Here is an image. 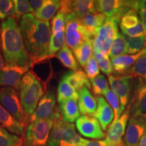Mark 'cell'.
<instances>
[{"label":"cell","instance_id":"obj_1","mask_svg":"<svg viewBox=\"0 0 146 146\" xmlns=\"http://www.w3.org/2000/svg\"><path fill=\"white\" fill-rule=\"evenodd\" d=\"M20 29L31 59V67L50 57L49 45L52 31L49 22L36 19L33 14H26L21 18Z\"/></svg>","mask_w":146,"mask_h":146},{"label":"cell","instance_id":"obj_2","mask_svg":"<svg viewBox=\"0 0 146 146\" xmlns=\"http://www.w3.org/2000/svg\"><path fill=\"white\" fill-rule=\"evenodd\" d=\"M0 41L5 65L31 66L30 57L15 18L9 17L2 21Z\"/></svg>","mask_w":146,"mask_h":146},{"label":"cell","instance_id":"obj_3","mask_svg":"<svg viewBox=\"0 0 146 146\" xmlns=\"http://www.w3.org/2000/svg\"><path fill=\"white\" fill-rule=\"evenodd\" d=\"M44 84L31 70L24 75L19 87L20 99L25 114L30 117L46 90Z\"/></svg>","mask_w":146,"mask_h":146},{"label":"cell","instance_id":"obj_4","mask_svg":"<svg viewBox=\"0 0 146 146\" xmlns=\"http://www.w3.org/2000/svg\"><path fill=\"white\" fill-rule=\"evenodd\" d=\"M82 139L76 132L74 124L60 118L55 120L46 146H78Z\"/></svg>","mask_w":146,"mask_h":146},{"label":"cell","instance_id":"obj_5","mask_svg":"<svg viewBox=\"0 0 146 146\" xmlns=\"http://www.w3.org/2000/svg\"><path fill=\"white\" fill-rule=\"evenodd\" d=\"M54 119L37 120L27 125L23 138L25 146H46Z\"/></svg>","mask_w":146,"mask_h":146},{"label":"cell","instance_id":"obj_6","mask_svg":"<svg viewBox=\"0 0 146 146\" xmlns=\"http://www.w3.org/2000/svg\"><path fill=\"white\" fill-rule=\"evenodd\" d=\"M0 103L14 118L25 127L29 118L25 114L20 96L15 89L10 87L0 88Z\"/></svg>","mask_w":146,"mask_h":146},{"label":"cell","instance_id":"obj_7","mask_svg":"<svg viewBox=\"0 0 146 146\" xmlns=\"http://www.w3.org/2000/svg\"><path fill=\"white\" fill-rule=\"evenodd\" d=\"M65 21L66 42L69 48L74 50L85 42L92 43L90 35L79 18L72 14H68L65 16Z\"/></svg>","mask_w":146,"mask_h":146},{"label":"cell","instance_id":"obj_8","mask_svg":"<svg viewBox=\"0 0 146 146\" xmlns=\"http://www.w3.org/2000/svg\"><path fill=\"white\" fill-rule=\"evenodd\" d=\"M118 25L119 24L113 19L107 18L93 43L94 53L109 55L112 42L119 33Z\"/></svg>","mask_w":146,"mask_h":146},{"label":"cell","instance_id":"obj_9","mask_svg":"<svg viewBox=\"0 0 146 146\" xmlns=\"http://www.w3.org/2000/svg\"><path fill=\"white\" fill-rule=\"evenodd\" d=\"M134 1L120 0H98L94 1L97 12L111 18L118 24L121 18L131 9H133Z\"/></svg>","mask_w":146,"mask_h":146},{"label":"cell","instance_id":"obj_10","mask_svg":"<svg viewBox=\"0 0 146 146\" xmlns=\"http://www.w3.org/2000/svg\"><path fill=\"white\" fill-rule=\"evenodd\" d=\"M56 95L53 90H48L39 100L35 112L29 117V123L37 120L54 119L62 118L59 110L56 108Z\"/></svg>","mask_w":146,"mask_h":146},{"label":"cell","instance_id":"obj_11","mask_svg":"<svg viewBox=\"0 0 146 146\" xmlns=\"http://www.w3.org/2000/svg\"><path fill=\"white\" fill-rule=\"evenodd\" d=\"M130 114L131 108L128 106L121 116L109 126L106 135V140L110 146H123V139L127 129Z\"/></svg>","mask_w":146,"mask_h":146},{"label":"cell","instance_id":"obj_12","mask_svg":"<svg viewBox=\"0 0 146 146\" xmlns=\"http://www.w3.org/2000/svg\"><path fill=\"white\" fill-rule=\"evenodd\" d=\"M145 134L146 117L132 116L128 123L123 137V146H138L140 140Z\"/></svg>","mask_w":146,"mask_h":146},{"label":"cell","instance_id":"obj_13","mask_svg":"<svg viewBox=\"0 0 146 146\" xmlns=\"http://www.w3.org/2000/svg\"><path fill=\"white\" fill-rule=\"evenodd\" d=\"M130 76H108V80L111 89L119 99L120 103L121 113L125 111L129 102L131 94V80Z\"/></svg>","mask_w":146,"mask_h":146},{"label":"cell","instance_id":"obj_14","mask_svg":"<svg viewBox=\"0 0 146 146\" xmlns=\"http://www.w3.org/2000/svg\"><path fill=\"white\" fill-rule=\"evenodd\" d=\"M76 127L79 133L85 137L101 139L106 137L98 120L91 115H82L76 120Z\"/></svg>","mask_w":146,"mask_h":146},{"label":"cell","instance_id":"obj_15","mask_svg":"<svg viewBox=\"0 0 146 146\" xmlns=\"http://www.w3.org/2000/svg\"><path fill=\"white\" fill-rule=\"evenodd\" d=\"M30 67L5 65L0 72V86L10 87L18 91L22 78L29 72Z\"/></svg>","mask_w":146,"mask_h":146},{"label":"cell","instance_id":"obj_16","mask_svg":"<svg viewBox=\"0 0 146 146\" xmlns=\"http://www.w3.org/2000/svg\"><path fill=\"white\" fill-rule=\"evenodd\" d=\"M60 11L64 16L72 14L81 18L87 14L96 13L94 1L91 0H74V1H61Z\"/></svg>","mask_w":146,"mask_h":146},{"label":"cell","instance_id":"obj_17","mask_svg":"<svg viewBox=\"0 0 146 146\" xmlns=\"http://www.w3.org/2000/svg\"><path fill=\"white\" fill-rule=\"evenodd\" d=\"M129 106L132 116H146V81L139 80Z\"/></svg>","mask_w":146,"mask_h":146},{"label":"cell","instance_id":"obj_18","mask_svg":"<svg viewBox=\"0 0 146 146\" xmlns=\"http://www.w3.org/2000/svg\"><path fill=\"white\" fill-rule=\"evenodd\" d=\"M96 100L97 101V109L92 116L98 120L102 130L106 131L108 126L110 125L114 120V111L103 97H96Z\"/></svg>","mask_w":146,"mask_h":146},{"label":"cell","instance_id":"obj_19","mask_svg":"<svg viewBox=\"0 0 146 146\" xmlns=\"http://www.w3.org/2000/svg\"><path fill=\"white\" fill-rule=\"evenodd\" d=\"M107 17L101 13H89L80 18L81 23L86 28L90 35L91 41L94 43L96 39L98 31L104 25Z\"/></svg>","mask_w":146,"mask_h":146},{"label":"cell","instance_id":"obj_20","mask_svg":"<svg viewBox=\"0 0 146 146\" xmlns=\"http://www.w3.org/2000/svg\"><path fill=\"white\" fill-rule=\"evenodd\" d=\"M78 106L80 113L83 115H91L94 114L97 109L96 98L91 94L87 87H83L78 91Z\"/></svg>","mask_w":146,"mask_h":146},{"label":"cell","instance_id":"obj_21","mask_svg":"<svg viewBox=\"0 0 146 146\" xmlns=\"http://www.w3.org/2000/svg\"><path fill=\"white\" fill-rule=\"evenodd\" d=\"M144 49L137 54L133 55H123L111 59L113 71L117 74L125 75L126 72L134 64L135 62L144 53Z\"/></svg>","mask_w":146,"mask_h":146},{"label":"cell","instance_id":"obj_22","mask_svg":"<svg viewBox=\"0 0 146 146\" xmlns=\"http://www.w3.org/2000/svg\"><path fill=\"white\" fill-rule=\"evenodd\" d=\"M0 125L9 132L18 136H23L25 133V127L12 116L0 103Z\"/></svg>","mask_w":146,"mask_h":146},{"label":"cell","instance_id":"obj_23","mask_svg":"<svg viewBox=\"0 0 146 146\" xmlns=\"http://www.w3.org/2000/svg\"><path fill=\"white\" fill-rule=\"evenodd\" d=\"M62 79L66 81L74 90L79 91L83 87L91 89V83L86 73L82 70L69 71L64 74Z\"/></svg>","mask_w":146,"mask_h":146},{"label":"cell","instance_id":"obj_24","mask_svg":"<svg viewBox=\"0 0 146 146\" xmlns=\"http://www.w3.org/2000/svg\"><path fill=\"white\" fill-rule=\"evenodd\" d=\"M59 111L62 119L66 123H74L80 117V111L76 100H68L61 102Z\"/></svg>","mask_w":146,"mask_h":146},{"label":"cell","instance_id":"obj_25","mask_svg":"<svg viewBox=\"0 0 146 146\" xmlns=\"http://www.w3.org/2000/svg\"><path fill=\"white\" fill-rule=\"evenodd\" d=\"M61 1L59 0H46L41 9L35 12L33 15L36 19L48 22L56 16L60 10Z\"/></svg>","mask_w":146,"mask_h":146},{"label":"cell","instance_id":"obj_26","mask_svg":"<svg viewBox=\"0 0 146 146\" xmlns=\"http://www.w3.org/2000/svg\"><path fill=\"white\" fill-rule=\"evenodd\" d=\"M144 53L137 60L132 66L125 74V76L138 78L139 80L146 81V50L144 48Z\"/></svg>","mask_w":146,"mask_h":146},{"label":"cell","instance_id":"obj_27","mask_svg":"<svg viewBox=\"0 0 146 146\" xmlns=\"http://www.w3.org/2000/svg\"><path fill=\"white\" fill-rule=\"evenodd\" d=\"M56 57L66 68L72 70H77L79 69V65L72 52L66 45L56 54Z\"/></svg>","mask_w":146,"mask_h":146},{"label":"cell","instance_id":"obj_28","mask_svg":"<svg viewBox=\"0 0 146 146\" xmlns=\"http://www.w3.org/2000/svg\"><path fill=\"white\" fill-rule=\"evenodd\" d=\"M127 46V54L133 55L140 52L146 45V34L139 36H129L123 35Z\"/></svg>","mask_w":146,"mask_h":146},{"label":"cell","instance_id":"obj_29","mask_svg":"<svg viewBox=\"0 0 146 146\" xmlns=\"http://www.w3.org/2000/svg\"><path fill=\"white\" fill-rule=\"evenodd\" d=\"M73 100L78 101V94L69 84L62 78L59 82L57 90V100L58 104L66 100Z\"/></svg>","mask_w":146,"mask_h":146},{"label":"cell","instance_id":"obj_30","mask_svg":"<svg viewBox=\"0 0 146 146\" xmlns=\"http://www.w3.org/2000/svg\"><path fill=\"white\" fill-rule=\"evenodd\" d=\"M73 53L77 62L84 68L94 53L93 43L91 42H85L73 50Z\"/></svg>","mask_w":146,"mask_h":146},{"label":"cell","instance_id":"obj_31","mask_svg":"<svg viewBox=\"0 0 146 146\" xmlns=\"http://www.w3.org/2000/svg\"><path fill=\"white\" fill-rule=\"evenodd\" d=\"M138 12L134 9H131L121 18L120 21V29L121 31L135 29L141 23Z\"/></svg>","mask_w":146,"mask_h":146},{"label":"cell","instance_id":"obj_32","mask_svg":"<svg viewBox=\"0 0 146 146\" xmlns=\"http://www.w3.org/2000/svg\"><path fill=\"white\" fill-rule=\"evenodd\" d=\"M91 89L96 97L104 95L108 91L109 84L107 78L103 74H99L92 79H90Z\"/></svg>","mask_w":146,"mask_h":146},{"label":"cell","instance_id":"obj_33","mask_svg":"<svg viewBox=\"0 0 146 146\" xmlns=\"http://www.w3.org/2000/svg\"><path fill=\"white\" fill-rule=\"evenodd\" d=\"M127 54V46L123 34L119 33L112 42L111 49L110 50L109 57L110 59L123 56Z\"/></svg>","mask_w":146,"mask_h":146},{"label":"cell","instance_id":"obj_34","mask_svg":"<svg viewBox=\"0 0 146 146\" xmlns=\"http://www.w3.org/2000/svg\"><path fill=\"white\" fill-rule=\"evenodd\" d=\"M23 141V138L10 133L0 125V146H18Z\"/></svg>","mask_w":146,"mask_h":146},{"label":"cell","instance_id":"obj_35","mask_svg":"<svg viewBox=\"0 0 146 146\" xmlns=\"http://www.w3.org/2000/svg\"><path fill=\"white\" fill-rule=\"evenodd\" d=\"M65 32L60 33L56 35H52L49 45V56L56 55L59 51L66 45Z\"/></svg>","mask_w":146,"mask_h":146},{"label":"cell","instance_id":"obj_36","mask_svg":"<svg viewBox=\"0 0 146 146\" xmlns=\"http://www.w3.org/2000/svg\"><path fill=\"white\" fill-rule=\"evenodd\" d=\"M94 56L96 58L98 66L102 72L108 76L113 73V66L110 59L109 55L94 53Z\"/></svg>","mask_w":146,"mask_h":146},{"label":"cell","instance_id":"obj_37","mask_svg":"<svg viewBox=\"0 0 146 146\" xmlns=\"http://www.w3.org/2000/svg\"><path fill=\"white\" fill-rule=\"evenodd\" d=\"M16 18H20L26 14L34 13L35 11L31 5L29 1L26 0H14L13 1Z\"/></svg>","mask_w":146,"mask_h":146},{"label":"cell","instance_id":"obj_38","mask_svg":"<svg viewBox=\"0 0 146 146\" xmlns=\"http://www.w3.org/2000/svg\"><path fill=\"white\" fill-rule=\"evenodd\" d=\"M104 96L106 99L107 102H108L109 105L112 108L114 113V122L116 121L118 118L121 116L122 113L120 110V103L119 99L116 95L114 94L111 89H108V91L104 94Z\"/></svg>","mask_w":146,"mask_h":146},{"label":"cell","instance_id":"obj_39","mask_svg":"<svg viewBox=\"0 0 146 146\" xmlns=\"http://www.w3.org/2000/svg\"><path fill=\"white\" fill-rule=\"evenodd\" d=\"M65 16L61 11H58L56 16L52 18L51 23V31L52 35L65 32Z\"/></svg>","mask_w":146,"mask_h":146},{"label":"cell","instance_id":"obj_40","mask_svg":"<svg viewBox=\"0 0 146 146\" xmlns=\"http://www.w3.org/2000/svg\"><path fill=\"white\" fill-rule=\"evenodd\" d=\"M9 17L16 18L15 10L13 1L0 0V19L3 21Z\"/></svg>","mask_w":146,"mask_h":146},{"label":"cell","instance_id":"obj_41","mask_svg":"<svg viewBox=\"0 0 146 146\" xmlns=\"http://www.w3.org/2000/svg\"><path fill=\"white\" fill-rule=\"evenodd\" d=\"M84 68H85L87 77L89 79H92L100 74V68L94 56L89 58Z\"/></svg>","mask_w":146,"mask_h":146},{"label":"cell","instance_id":"obj_42","mask_svg":"<svg viewBox=\"0 0 146 146\" xmlns=\"http://www.w3.org/2000/svg\"><path fill=\"white\" fill-rule=\"evenodd\" d=\"M78 146H110L106 140H87L82 139Z\"/></svg>","mask_w":146,"mask_h":146},{"label":"cell","instance_id":"obj_43","mask_svg":"<svg viewBox=\"0 0 146 146\" xmlns=\"http://www.w3.org/2000/svg\"><path fill=\"white\" fill-rule=\"evenodd\" d=\"M45 1L46 0H31V1H29V3L35 12H36L42 8Z\"/></svg>","mask_w":146,"mask_h":146},{"label":"cell","instance_id":"obj_44","mask_svg":"<svg viewBox=\"0 0 146 146\" xmlns=\"http://www.w3.org/2000/svg\"><path fill=\"white\" fill-rule=\"evenodd\" d=\"M139 15L141 18V22L143 27L146 33V10H141L138 12Z\"/></svg>","mask_w":146,"mask_h":146},{"label":"cell","instance_id":"obj_45","mask_svg":"<svg viewBox=\"0 0 146 146\" xmlns=\"http://www.w3.org/2000/svg\"><path fill=\"white\" fill-rule=\"evenodd\" d=\"M4 60H3V56H2V52H1V45H0V72H1V69L3 68V67L4 66Z\"/></svg>","mask_w":146,"mask_h":146},{"label":"cell","instance_id":"obj_46","mask_svg":"<svg viewBox=\"0 0 146 146\" xmlns=\"http://www.w3.org/2000/svg\"><path fill=\"white\" fill-rule=\"evenodd\" d=\"M138 146H146V134L140 140Z\"/></svg>","mask_w":146,"mask_h":146},{"label":"cell","instance_id":"obj_47","mask_svg":"<svg viewBox=\"0 0 146 146\" xmlns=\"http://www.w3.org/2000/svg\"><path fill=\"white\" fill-rule=\"evenodd\" d=\"M18 146H25V144H24V143H23V141H22V143L20 144V145Z\"/></svg>","mask_w":146,"mask_h":146},{"label":"cell","instance_id":"obj_48","mask_svg":"<svg viewBox=\"0 0 146 146\" xmlns=\"http://www.w3.org/2000/svg\"><path fill=\"white\" fill-rule=\"evenodd\" d=\"M1 25H0V37H1Z\"/></svg>","mask_w":146,"mask_h":146},{"label":"cell","instance_id":"obj_49","mask_svg":"<svg viewBox=\"0 0 146 146\" xmlns=\"http://www.w3.org/2000/svg\"><path fill=\"white\" fill-rule=\"evenodd\" d=\"M145 117H146V116H145Z\"/></svg>","mask_w":146,"mask_h":146}]
</instances>
